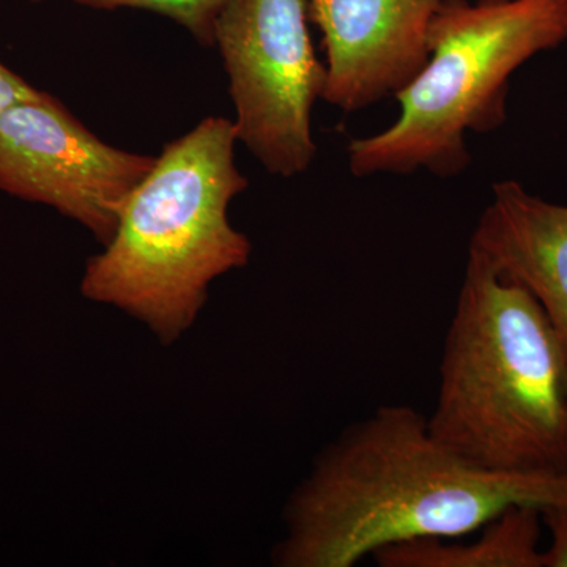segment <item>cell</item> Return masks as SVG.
<instances>
[{
    "label": "cell",
    "mask_w": 567,
    "mask_h": 567,
    "mask_svg": "<svg viewBox=\"0 0 567 567\" xmlns=\"http://www.w3.org/2000/svg\"><path fill=\"white\" fill-rule=\"evenodd\" d=\"M39 92V89L32 87L28 81L0 62V115L22 100L32 99Z\"/></svg>",
    "instance_id": "obj_12"
},
{
    "label": "cell",
    "mask_w": 567,
    "mask_h": 567,
    "mask_svg": "<svg viewBox=\"0 0 567 567\" xmlns=\"http://www.w3.org/2000/svg\"><path fill=\"white\" fill-rule=\"evenodd\" d=\"M95 10L140 9L155 11L178 22L205 47L215 44V29L227 0H73Z\"/></svg>",
    "instance_id": "obj_10"
},
{
    "label": "cell",
    "mask_w": 567,
    "mask_h": 567,
    "mask_svg": "<svg viewBox=\"0 0 567 567\" xmlns=\"http://www.w3.org/2000/svg\"><path fill=\"white\" fill-rule=\"evenodd\" d=\"M445 0H308L322 33V100L346 112L398 95L427 62V33Z\"/></svg>",
    "instance_id": "obj_7"
},
{
    "label": "cell",
    "mask_w": 567,
    "mask_h": 567,
    "mask_svg": "<svg viewBox=\"0 0 567 567\" xmlns=\"http://www.w3.org/2000/svg\"><path fill=\"white\" fill-rule=\"evenodd\" d=\"M308 24V0H227L215 29L237 140L284 178L306 173L317 155L312 107L322 99L327 66Z\"/></svg>",
    "instance_id": "obj_5"
},
{
    "label": "cell",
    "mask_w": 567,
    "mask_h": 567,
    "mask_svg": "<svg viewBox=\"0 0 567 567\" xmlns=\"http://www.w3.org/2000/svg\"><path fill=\"white\" fill-rule=\"evenodd\" d=\"M468 249L536 298L567 354V205L516 181L495 183Z\"/></svg>",
    "instance_id": "obj_8"
},
{
    "label": "cell",
    "mask_w": 567,
    "mask_h": 567,
    "mask_svg": "<svg viewBox=\"0 0 567 567\" xmlns=\"http://www.w3.org/2000/svg\"><path fill=\"white\" fill-rule=\"evenodd\" d=\"M513 506H567V472L496 473L436 442L410 405H382L317 458L286 511L284 567H353L405 540L453 539Z\"/></svg>",
    "instance_id": "obj_1"
},
{
    "label": "cell",
    "mask_w": 567,
    "mask_h": 567,
    "mask_svg": "<svg viewBox=\"0 0 567 567\" xmlns=\"http://www.w3.org/2000/svg\"><path fill=\"white\" fill-rule=\"evenodd\" d=\"M566 41L567 0H445L429 28L427 62L395 95L398 118L350 141V173H464L472 159L466 134L498 130L513 74Z\"/></svg>",
    "instance_id": "obj_4"
},
{
    "label": "cell",
    "mask_w": 567,
    "mask_h": 567,
    "mask_svg": "<svg viewBox=\"0 0 567 567\" xmlns=\"http://www.w3.org/2000/svg\"><path fill=\"white\" fill-rule=\"evenodd\" d=\"M31 2H41V0H31Z\"/></svg>",
    "instance_id": "obj_13"
},
{
    "label": "cell",
    "mask_w": 567,
    "mask_h": 567,
    "mask_svg": "<svg viewBox=\"0 0 567 567\" xmlns=\"http://www.w3.org/2000/svg\"><path fill=\"white\" fill-rule=\"evenodd\" d=\"M484 528L473 543L425 537L380 548L372 557L380 567H543V511L513 506Z\"/></svg>",
    "instance_id": "obj_9"
},
{
    "label": "cell",
    "mask_w": 567,
    "mask_h": 567,
    "mask_svg": "<svg viewBox=\"0 0 567 567\" xmlns=\"http://www.w3.org/2000/svg\"><path fill=\"white\" fill-rule=\"evenodd\" d=\"M427 427L476 468L567 472V354L535 297L468 249Z\"/></svg>",
    "instance_id": "obj_2"
},
{
    "label": "cell",
    "mask_w": 567,
    "mask_h": 567,
    "mask_svg": "<svg viewBox=\"0 0 567 567\" xmlns=\"http://www.w3.org/2000/svg\"><path fill=\"white\" fill-rule=\"evenodd\" d=\"M234 122L207 117L164 147L85 267L81 290L147 324L164 344L197 319L208 286L244 268L251 241L229 221L249 182L235 164Z\"/></svg>",
    "instance_id": "obj_3"
},
{
    "label": "cell",
    "mask_w": 567,
    "mask_h": 567,
    "mask_svg": "<svg viewBox=\"0 0 567 567\" xmlns=\"http://www.w3.org/2000/svg\"><path fill=\"white\" fill-rule=\"evenodd\" d=\"M155 162L99 140L47 92L0 115V192L55 208L103 245Z\"/></svg>",
    "instance_id": "obj_6"
},
{
    "label": "cell",
    "mask_w": 567,
    "mask_h": 567,
    "mask_svg": "<svg viewBox=\"0 0 567 567\" xmlns=\"http://www.w3.org/2000/svg\"><path fill=\"white\" fill-rule=\"evenodd\" d=\"M543 524L550 533V544L543 550V567H567V506L544 509Z\"/></svg>",
    "instance_id": "obj_11"
}]
</instances>
